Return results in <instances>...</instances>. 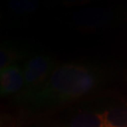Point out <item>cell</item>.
Returning a JSON list of instances; mask_svg holds the SVG:
<instances>
[{
    "instance_id": "cell-3",
    "label": "cell",
    "mask_w": 127,
    "mask_h": 127,
    "mask_svg": "<svg viewBox=\"0 0 127 127\" xmlns=\"http://www.w3.org/2000/svg\"><path fill=\"white\" fill-rule=\"evenodd\" d=\"M25 85L23 72L15 65H10L1 72V91L4 94L17 93Z\"/></svg>"
},
{
    "instance_id": "cell-2",
    "label": "cell",
    "mask_w": 127,
    "mask_h": 127,
    "mask_svg": "<svg viewBox=\"0 0 127 127\" xmlns=\"http://www.w3.org/2000/svg\"><path fill=\"white\" fill-rule=\"evenodd\" d=\"M51 67L50 58L43 55L32 57L25 67L23 77L28 88H35L46 81Z\"/></svg>"
},
{
    "instance_id": "cell-5",
    "label": "cell",
    "mask_w": 127,
    "mask_h": 127,
    "mask_svg": "<svg viewBox=\"0 0 127 127\" xmlns=\"http://www.w3.org/2000/svg\"><path fill=\"white\" fill-rule=\"evenodd\" d=\"M70 127H105L103 114H83L75 118Z\"/></svg>"
},
{
    "instance_id": "cell-1",
    "label": "cell",
    "mask_w": 127,
    "mask_h": 127,
    "mask_svg": "<svg viewBox=\"0 0 127 127\" xmlns=\"http://www.w3.org/2000/svg\"><path fill=\"white\" fill-rule=\"evenodd\" d=\"M96 77L89 69L81 66L59 67L51 74L43 90L47 97L65 101L85 95L93 89Z\"/></svg>"
},
{
    "instance_id": "cell-4",
    "label": "cell",
    "mask_w": 127,
    "mask_h": 127,
    "mask_svg": "<svg viewBox=\"0 0 127 127\" xmlns=\"http://www.w3.org/2000/svg\"><path fill=\"white\" fill-rule=\"evenodd\" d=\"M105 127H127V108H118L102 113Z\"/></svg>"
}]
</instances>
